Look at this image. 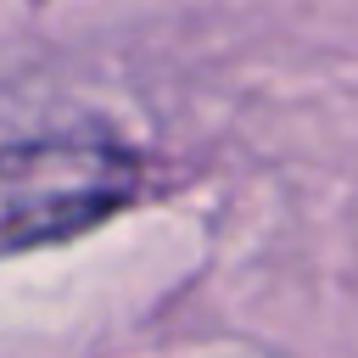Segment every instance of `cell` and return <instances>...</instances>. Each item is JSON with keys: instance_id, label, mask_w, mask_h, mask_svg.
Masks as SVG:
<instances>
[{"instance_id": "cell-1", "label": "cell", "mask_w": 358, "mask_h": 358, "mask_svg": "<svg viewBox=\"0 0 358 358\" xmlns=\"http://www.w3.org/2000/svg\"><path fill=\"white\" fill-rule=\"evenodd\" d=\"M140 196V162L106 140L0 145V257L95 229Z\"/></svg>"}]
</instances>
